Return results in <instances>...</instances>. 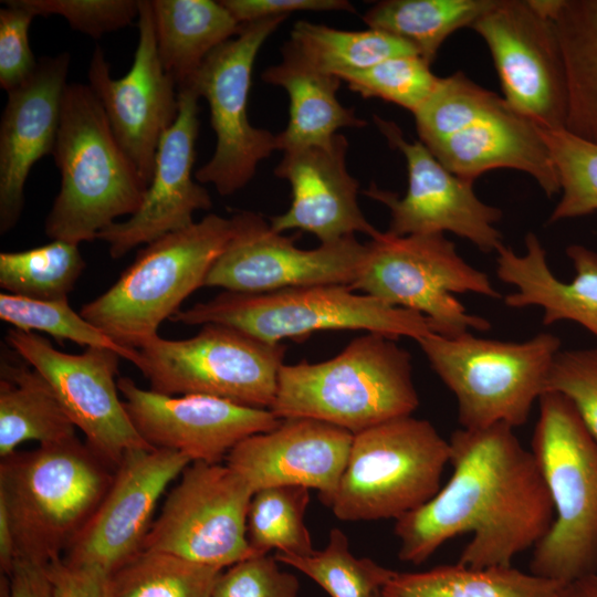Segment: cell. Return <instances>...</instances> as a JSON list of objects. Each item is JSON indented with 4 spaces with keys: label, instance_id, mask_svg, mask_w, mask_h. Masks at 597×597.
<instances>
[{
    "label": "cell",
    "instance_id": "7a4b0ae2",
    "mask_svg": "<svg viewBox=\"0 0 597 597\" xmlns=\"http://www.w3.org/2000/svg\"><path fill=\"white\" fill-rule=\"evenodd\" d=\"M61 189L45 220L52 240L74 244L142 206L148 185L119 146L88 85H66L53 150Z\"/></svg>",
    "mask_w": 597,
    "mask_h": 597
},
{
    "label": "cell",
    "instance_id": "d6a6232c",
    "mask_svg": "<svg viewBox=\"0 0 597 597\" xmlns=\"http://www.w3.org/2000/svg\"><path fill=\"white\" fill-rule=\"evenodd\" d=\"M290 41L311 65L338 78L391 56L418 54L409 43L379 30L344 31L303 20L293 25Z\"/></svg>",
    "mask_w": 597,
    "mask_h": 597
},
{
    "label": "cell",
    "instance_id": "83f0119b",
    "mask_svg": "<svg viewBox=\"0 0 597 597\" xmlns=\"http://www.w3.org/2000/svg\"><path fill=\"white\" fill-rule=\"evenodd\" d=\"M157 51L165 72L178 91L186 87L207 56L237 35L241 25L212 0H154Z\"/></svg>",
    "mask_w": 597,
    "mask_h": 597
},
{
    "label": "cell",
    "instance_id": "277c9868",
    "mask_svg": "<svg viewBox=\"0 0 597 597\" xmlns=\"http://www.w3.org/2000/svg\"><path fill=\"white\" fill-rule=\"evenodd\" d=\"M115 469L72 439L17 450L0 463V501L18 559L49 565L63 557L105 496Z\"/></svg>",
    "mask_w": 597,
    "mask_h": 597
},
{
    "label": "cell",
    "instance_id": "603a6c76",
    "mask_svg": "<svg viewBox=\"0 0 597 597\" xmlns=\"http://www.w3.org/2000/svg\"><path fill=\"white\" fill-rule=\"evenodd\" d=\"M347 139L337 133L325 143L284 151L274 174L290 182L292 202L286 212L270 218L274 231H307L321 243L356 232L371 239L379 234L359 208V182L347 171Z\"/></svg>",
    "mask_w": 597,
    "mask_h": 597
},
{
    "label": "cell",
    "instance_id": "f907efd6",
    "mask_svg": "<svg viewBox=\"0 0 597 597\" xmlns=\"http://www.w3.org/2000/svg\"><path fill=\"white\" fill-rule=\"evenodd\" d=\"M556 597H597V573L564 584Z\"/></svg>",
    "mask_w": 597,
    "mask_h": 597
},
{
    "label": "cell",
    "instance_id": "30bf717a",
    "mask_svg": "<svg viewBox=\"0 0 597 597\" xmlns=\"http://www.w3.org/2000/svg\"><path fill=\"white\" fill-rule=\"evenodd\" d=\"M352 289L423 315L432 332L446 337L491 327L486 318L468 313L454 294L500 297L488 274L464 261L443 234L379 232L366 243Z\"/></svg>",
    "mask_w": 597,
    "mask_h": 597
},
{
    "label": "cell",
    "instance_id": "484cf974",
    "mask_svg": "<svg viewBox=\"0 0 597 597\" xmlns=\"http://www.w3.org/2000/svg\"><path fill=\"white\" fill-rule=\"evenodd\" d=\"M566 254L575 270L569 282L554 275L534 233L526 234L522 255L501 245L496 251L498 277L516 289L505 295L504 303L513 308L540 306L544 325L573 321L597 337V253L572 244Z\"/></svg>",
    "mask_w": 597,
    "mask_h": 597
},
{
    "label": "cell",
    "instance_id": "7dc6e473",
    "mask_svg": "<svg viewBox=\"0 0 597 597\" xmlns=\"http://www.w3.org/2000/svg\"><path fill=\"white\" fill-rule=\"evenodd\" d=\"M221 3L240 24L265 18L287 17L291 12L301 10L355 11L346 0H222Z\"/></svg>",
    "mask_w": 597,
    "mask_h": 597
},
{
    "label": "cell",
    "instance_id": "4dcf8cb0",
    "mask_svg": "<svg viewBox=\"0 0 597 597\" xmlns=\"http://www.w3.org/2000/svg\"><path fill=\"white\" fill-rule=\"evenodd\" d=\"M564 584L512 566L474 568L440 565L419 573H396L381 597H556Z\"/></svg>",
    "mask_w": 597,
    "mask_h": 597
},
{
    "label": "cell",
    "instance_id": "ee69618b",
    "mask_svg": "<svg viewBox=\"0 0 597 597\" xmlns=\"http://www.w3.org/2000/svg\"><path fill=\"white\" fill-rule=\"evenodd\" d=\"M279 564L269 554L241 561L221 572L212 597H298V579Z\"/></svg>",
    "mask_w": 597,
    "mask_h": 597
},
{
    "label": "cell",
    "instance_id": "681fc988",
    "mask_svg": "<svg viewBox=\"0 0 597 597\" xmlns=\"http://www.w3.org/2000/svg\"><path fill=\"white\" fill-rule=\"evenodd\" d=\"M18 561V548L8 510L0 501V568L9 576Z\"/></svg>",
    "mask_w": 597,
    "mask_h": 597
},
{
    "label": "cell",
    "instance_id": "ba28073f",
    "mask_svg": "<svg viewBox=\"0 0 597 597\" xmlns=\"http://www.w3.org/2000/svg\"><path fill=\"white\" fill-rule=\"evenodd\" d=\"M170 321L184 325H229L269 343L305 338L327 329H359L417 342L433 333L423 315L354 293L345 285L301 286L259 294L223 291L209 301L180 310Z\"/></svg>",
    "mask_w": 597,
    "mask_h": 597
},
{
    "label": "cell",
    "instance_id": "cb8c5ba5",
    "mask_svg": "<svg viewBox=\"0 0 597 597\" xmlns=\"http://www.w3.org/2000/svg\"><path fill=\"white\" fill-rule=\"evenodd\" d=\"M70 54L38 60L32 75L8 92L0 124V232L21 217L24 185L33 165L53 154L67 85Z\"/></svg>",
    "mask_w": 597,
    "mask_h": 597
},
{
    "label": "cell",
    "instance_id": "7402d4cb",
    "mask_svg": "<svg viewBox=\"0 0 597 597\" xmlns=\"http://www.w3.org/2000/svg\"><path fill=\"white\" fill-rule=\"evenodd\" d=\"M354 434L310 419H282L274 429L250 436L227 455L253 491L277 485L315 489L324 504L336 491Z\"/></svg>",
    "mask_w": 597,
    "mask_h": 597
},
{
    "label": "cell",
    "instance_id": "f546056e",
    "mask_svg": "<svg viewBox=\"0 0 597 597\" xmlns=\"http://www.w3.org/2000/svg\"><path fill=\"white\" fill-rule=\"evenodd\" d=\"M49 381L24 360L9 357L0 362V457L6 458L29 441L39 444L76 437Z\"/></svg>",
    "mask_w": 597,
    "mask_h": 597
},
{
    "label": "cell",
    "instance_id": "d590c367",
    "mask_svg": "<svg viewBox=\"0 0 597 597\" xmlns=\"http://www.w3.org/2000/svg\"><path fill=\"white\" fill-rule=\"evenodd\" d=\"M310 489L277 485L253 493L247 517V536L255 556L276 553L310 555L313 548L305 525Z\"/></svg>",
    "mask_w": 597,
    "mask_h": 597
},
{
    "label": "cell",
    "instance_id": "e575fe53",
    "mask_svg": "<svg viewBox=\"0 0 597 597\" xmlns=\"http://www.w3.org/2000/svg\"><path fill=\"white\" fill-rule=\"evenodd\" d=\"M85 268L78 244L62 240L0 253V286L6 293L38 301L67 298Z\"/></svg>",
    "mask_w": 597,
    "mask_h": 597
},
{
    "label": "cell",
    "instance_id": "4316f807",
    "mask_svg": "<svg viewBox=\"0 0 597 597\" xmlns=\"http://www.w3.org/2000/svg\"><path fill=\"white\" fill-rule=\"evenodd\" d=\"M282 61L269 66L261 78L283 87L290 98V118L276 135L283 151L329 140L339 128H362L366 121L336 97L341 78L311 65L289 40L282 48Z\"/></svg>",
    "mask_w": 597,
    "mask_h": 597
},
{
    "label": "cell",
    "instance_id": "74e56055",
    "mask_svg": "<svg viewBox=\"0 0 597 597\" xmlns=\"http://www.w3.org/2000/svg\"><path fill=\"white\" fill-rule=\"evenodd\" d=\"M0 318L20 331L46 333L60 343L66 339L85 348H108L133 364L137 358V349L116 344L98 327L76 313L67 298L38 301L2 292Z\"/></svg>",
    "mask_w": 597,
    "mask_h": 597
},
{
    "label": "cell",
    "instance_id": "5b68a950",
    "mask_svg": "<svg viewBox=\"0 0 597 597\" xmlns=\"http://www.w3.org/2000/svg\"><path fill=\"white\" fill-rule=\"evenodd\" d=\"M538 404L532 453L554 521L534 547L531 573L566 584L597 573V440L566 396L545 391Z\"/></svg>",
    "mask_w": 597,
    "mask_h": 597
},
{
    "label": "cell",
    "instance_id": "836d02e7",
    "mask_svg": "<svg viewBox=\"0 0 597 597\" xmlns=\"http://www.w3.org/2000/svg\"><path fill=\"white\" fill-rule=\"evenodd\" d=\"M223 569L142 549L109 576L111 597H212Z\"/></svg>",
    "mask_w": 597,
    "mask_h": 597
},
{
    "label": "cell",
    "instance_id": "3957f363",
    "mask_svg": "<svg viewBox=\"0 0 597 597\" xmlns=\"http://www.w3.org/2000/svg\"><path fill=\"white\" fill-rule=\"evenodd\" d=\"M418 406L410 354L395 338L366 333L327 360L284 364L270 410L280 419H315L356 434L411 416Z\"/></svg>",
    "mask_w": 597,
    "mask_h": 597
},
{
    "label": "cell",
    "instance_id": "52a82bcc",
    "mask_svg": "<svg viewBox=\"0 0 597 597\" xmlns=\"http://www.w3.org/2000/svg\"><path fill=\"white\" fill-rule=\"evenodd\" d=\"M434 373L457 400L463 429L496 423L524 425L546 391L561 339L541 333L524 342H504L469 333H431L417 342Z\"/></svg>",
    "mask_w": 597,
    "mask_h": 597
},
{
    "label": "cell",
    "instance_id": "ac0fdd59",
    "mask_svg": "<svg viewBox=\"0 0 597 597\" xmlns=\"http://www.w3.org/2000/svg\"><path fill=\"white\" fill-rule=\"evenodd\" d=\"M137 25L138 42L130 70L113 78L103 50L96 46L88 86L119 146L149 186L160 139L177 119L179 101L177 85L159 60L150 1L139 0Z\"/></svg>",
    "mask_w": 597,
    "mask_h": 597
},
{
    "label": "cell",
    "instance_id": "f1b7e54d",
    "mask_svg": "<svg viewBox=\"0 0 597 597\" xmlns=\"http://www.w3.org/2000/svg\"><path fill=\"white\" fill-rule=\"evenodd\" d=\"M557 32L567 78L565 129L597 144V0H537Z\"/></svg>",
    "mask_w": 597,
    "mask_h": 597
},
{
    "label": "cell",
    "instance_id": "bcb514c9",
    "mask_svg": "<svg viewBox=\"0 0 597 597\" xmlns=\"http://www.w3.org/2000/svg\"><path fill=\"white\" fill-rule=\"evenodd\" d=\"M51 597H111L109 576L104 572L76 566L62 557L48 565Z\"/></svg>",
    "mask_w": 597,
    "mask_h": 597
},
{
    "label": "cell",
    "instance_id": "7bdbcfd3",
    "mask_svg": "<svg viewBox=\"0 0 597 597\" xmlns=\"http://www.w3.org/2000/svg\"><path fill=\"white\" fill-rule=\"evenodd\" d=\"M546 391L566 396L597 440V348L559 350Z\"/></svg>",
    "mask_w": 597,
    "mask_h": 597
},
{
    "label": "cell",
    "instance_id": "8d00e7d4",
    "mask_svg": "<svg viewBox=\"0 0 597 597\" xmlns=\"http://www.w3.org/2000/svg\"><path fill=\"white\" fill-rule=\"evenodd\" d=\"M274 557L308 576L331 597H377L397 573L370 558L356 557L338 527L331 530L322 551L310 555L275 553Z\"/></svg>",
    "mask_w": 597,
    "mask_h": 597
},
{
    "label": "cell",
    "instance_id": "7c38bea8",
    "mask_svg": "<svg viewBox=\"0 0 597 597\" xmlns=\"http://www.w3.org/2000/svg\"><path fill=\"white\" fill-rule=\"evenodd\" d=\"M286 18L243 23L235 38L214 49L184 87L207 100L216 134L214 153L195 178L212 184L222 196L244 187L258 164L277 149L276 135L250 124L247 106L255 56Z\"/></svg>",
    "mask_w": 597,
    "mask_h": 597
},
{
    "label": "cell",
    "instance_id": "5bb4252c",
    "mask_svg": "<svg viewBox=\"0 0 597 597\" xmlns=\"http://www.w3.org/2000/svg\"><path fill=\"white\" fill-rule=\"evenodd\" d=\"M6 339L49 381L75 428L84 433L85 443L112 467L127 452L150 447L119 399L118 353L100 347L63 353L39 334L17 328L9 329Z\"/></svg>",
    "mask_w": 597,
    "mask_h": 597
},
{
    "label": "cell",
    "instance_id": "1f68e13d",
    "mask_svg": "<svg viewBox=\"0 0 597 597\" xmlns=\"http://www.w3.org/2000/svg\"><path fill=\"white\" fill-rule=\"evenodd\" d=\"M496 0H385L363 17L369 29L379 30L409 43L432 63L443 41L455 30L472 24Z\"/></svg>",
    "mask_w": 597,
    "mask_h": 597
},
{
    "label": "cell",
    "instance_id": "816d5d0a",
    "mask_svg": "<svg viewBox=\"0 0 597 597\" xmlns=\"http://www.w3.org/2000/svg\"><path fill=\"white\" fill-rule=\"evenodd\" d=\"M377 597H381V595H378Z\"/></svg>",
    "mask_w": 597,
    "mask_h": 597
},
{
    "label": "cell",
    "instance_id": "8fae6325",
    "mask_svg": "<svg viewBox=\"0 0 597 597\" xmlns=\"http://www.w3.org/2000/svg\"><path fill=\"white\" fill-rule=\"evenodd\" d=\"M286 346L235 327L210 323L195 336L159 335L137 348L134 365L149 389L168 396L205 395L247 407L270 409Z\"/></svg>",
    "mask_w": 597,
    "mask_h": 597
},
{
    "label": "cell",
    "instance_id": "9c48e42d",
    "mask_svg": "<svg viewBox=\"0 0 597 597\" xmlns=\"http://www.w3.org/2000/svg\"><path fill=\"white\" fill-rule=\"evenodd\" d=\"M450 443L425 419L396 418L354 434L338 486L326 503L345 522L395 521L440 490Z\"/></svg>",
    "mask_w": 597,
    "mask_h": 597
},
{
    "label": "cell",
    "instance_id": "4fadbf2b",
    "mask_svg": "<svg viewBox=\"0 0 597 597\" xmlns=\"http://www.w3.org/2000/svg\"><path fill=\"white\" fill-rule=\"evenodd\" d=\"M180 476L143 549L221 569L255 556L247 536L254 491L245 479L227 464L205 462L190 463Z\"/></svg>",
    "mask_w": 597,
    "mask_h": 597
},
{
    "label": "cell",
    "instance_id": "b9f144b4",
    "mask_svg": "<svg viewBox=\"0 0 597 597\" xmlns=\"http://www.w3.org/2000/svg\"><path fill=\"white\" fill-rule=\"evenodd\" d=\"M35 15H61L76 31L98 39L138 18L139 0H15Z\"/></svg>",
    "mask_w": 597,
    "mask_h": 597
},
{
    "label": "cell",
    "instance_id": "f35d334b",
    "mask_svg": "<svg viewBox=\"0 0 597 597\" xmlns=\"http://www.w3.org/2000/svg\"><path fill=\"white\" fill-rule=\"evenodd\" d=\"M558 174L562 197L549 222L597 211V144L566 129L540 127Z\"/></svg>",
    "mask_w": 597,
    "mask_h": 597
},
{
    "label": "cell",
    "instance_id": "60d3db41",
    "mask_svg": "<svg viewBox=\"0 0 597 597\" xmlns=\"http://www.w3.org/2000/svg\"><path fill=\"white\" fill-rule=\"evenodd\" d=\"M499 98L462 72L440 77L436 88L413 113L421 143L449 136L484 114Z\"/></svg>",
    "mask_w": 597,
    "mask_h": 597
},
{
    "label": "cell",
    "instance_id": "6da1fadb",
    "mask_svg": "<svg viewBox=\"0 0 597 597\" xmlns=\"http://www.w3.org/2000/svg\"><path fill=\"white\" fill-rule=\"evenodd\" d=\"M513 430L496 423L452 433L451 478L426 504L396 521L400 561L421 564L447 541L471 533L459 564L507 567L546 535L553 503L534 454Z\"/></svg>",
    "mask_w": 597,
    "mask_h": 597
},
{
    "label": "cell",
    "instance_id": "2e32d148",
    "mask_svg": "<svg viewBox=\"0 0 597 597\" xmlns=\"http://www.w3.org/2000/svg\"><path fill=\"white\" fill-rule=\"evenodd\" d=\"M237 230L209 270L203 286L237 293H269L291 287L354 284L366 253L355 235L315 249H300L296 237L274 231L262 216L234 214Z\"/></svg>",
    "mask_w": 597,
    "mask_h": 597
},
{
    "label": "cell",
    "instance_id": "ffe728a7",
    "mask_svg": "<svg viewBox=\"0 0 597 597\" xmlns=\"http://www.w3.org/2000/svg\"><path fill=\"white\" fill-rule=\"evenodd\" d=\"M124 407L150 447L186 455L191 462L220 463L245 438L277 427L282 419L259 409L205 395L168 396L118 377Z\"/></svg>",
    "mask_w": 597,
    "mask_h": 597
},
{
    "label": "cell",
    "instance_id": "e0dca14e",
    "mask_svg": "<svg viewBox=\"0 0 597 597\" xmlns=\"http://www.w3.org/2000/svg\"><path fill=\"white\" fill-rule=\"evenodd\" d=\"M374 122L388 144L402 153L408 189L400 198L374 184L364 193L389 208L390 234H443L449 231L472 242L484 253L496 252L502 234L494 227L502 212L481 201L473 182L444 168L421 142L409 143L399 126L379 116Z\"/></svg>",
    "mask_w": 597,
    "mask_h": 597
},
{
    "label": "cell",
    "instance_id": "44dd1931",
    "mask_svg": "<svg viewBox=\"0 0 597 597\" xmlns=\"http://www.w3.org/2000/svg\"><path fill=\"white\" fill-rule=\"evenodd\" d=\"M198 98L191 88L178 91L179 113L160 139L142 206L127 220L98 233L97 239L107 243L112 258H122L139 244L182 230L195 222L196 211L211 208L207 189L192 179L199 132Z\"/></svg>",
    "mask_w": 597,
    "mask_h": 597
},
{
    "label": "cell",
    "instance_id": "f6af8a7d",
    "mask_svg": "<svg viewBox=\"0 0 597 597\" xmlns=\"http://www.w3.org/2000/svg\"><path fill=\"white\" fill-rule=\"evenodd\" d=\"M3 3L4 8L0 10V86L10 92L32 75L38 60L29 42V28L34 15L15 0Z\"/></svg>",
    "mask_w": 597,
    "mask_h": 597
},
{
    "label": "cell",
    "instance_id": "d4e9b609",
    "mask_svg": "<svg viewBox=\"0 0 597 597\" xmlns=\"http://www.w3.org/2000/svg\"><path fill=\"white\" fill-rule=\"evenodd\" d=\"M459 178L473 182L495 168L530 174L551 197L561 191L558 174L538 126L499 98L460 130L426 146Z\"/></svg>",
    "mask_w": 597,
    "mask_h": 597
},
{
    "label": "cell",
    "instance_id": "c3c4849f",
    "mask_svg": "<svg viewBox=\"0 0 597 597\" xmlns=\"http://www.w3.org/2000/svg\"><path fill=\"white\" fill-rule=\"evenodd\" d=\"M9 578V597H51L48 565L19 558Z\"/></svg>",
    "mask_w": 597,
    "mask_h": 597
},
{
    "label": "cell",
    "instance_id": "ab89813d",
    "mask_svg": "<svg viewBox=\"0 0 597 597\" xmlns=\"http://www.w3.org/2000/svg\"><path fill=\"white\" fill-rule=\"evenodd\" d=\"M339 78L364 98L377 97L412 114L431 95L440 80L431 72L430 63L418 54L391 56L368 69L344 73Z\"/></svg>",
    "mask_w": 597,
    "mask_h": 597
},
{
    "label": "cell",
    "instance_id": "9a60e30c",
    "mask_svg": "<svg viewBox=\"0 0 597 597\" xmlns=\"http://www.w3.org/2000/svg\"><path fill=\"white\" fill-rule=\"evenodd\" d=\"M471 28L491 51L504 100L540 127L565 129L567 78L554 22L530 0H496Z\"/></svg>",
    "mask_w": 597,
    "mask_h": 597
},
{
    "label": "cell",
    "instance_id": "d6986e66",
    "mask_svg": "<svg viewBox=\"0 0 597 597\" xmlns=\"http://www.w3.org/2000/svg\"><path fill=\"white\" fill-rule=\"evenodd\" d=\"M190 463L186 455L167 449L127 452L98 507L62 558L111 576L143 549L161 495Z\"/></svg>",
    "mask_w": 597,
    "mask_h": 597
},
{
    "label": "cell",
    "instance_id": "8992f818",
    "mask_svg": "<svg viewBox=\"0 0 597 597\" xmlns=\"http://www.w3.org/2000/svg\"><path fill=\"white\" fill-rule=\"evenodd\" d=\"M237 230V219L208 214L143 248L134 262L80 314L116 344L137 349L158 335L165 320L203 287L212 264Z\"/></svg>",
    "mask_w": 597,
    "mask_h": 597
}]
</instances>
